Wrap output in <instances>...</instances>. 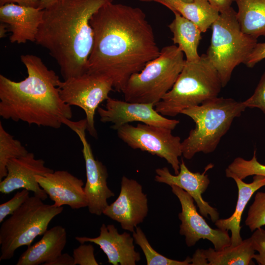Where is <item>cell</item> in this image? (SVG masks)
Listing matches in <instances>:
<instances>
[{
	"label": "cell",
	"instance_id": "obj_28",
	"mask_svg": "<svg viewBox=\"0 0 265 265\" xmlns=\"http://www.w3.org/2000/svg\"><path fill=\"white\" fill-rule=\"evenodd\" d=\"M225 174L227 178L237 177L241 180L256 175L265 176V165L257 160L256 151L254 150L253 157L250 160L241 157L235 159L226 169Z\"/></svg>",
	"mask_w": 265,
	"mask_h": 265
},
{
	"label": "cell",
	"instance_id": "obj_12",
	"mask_svg": "<svg viewBox=\"0 0 265 265\" xmlns=\"http://www.w3.org/2000/svg\"><path fill=\"white\" fill-rule=\"evenodd\" d=\"M170 186L181 205L182 212L178 214L181 221L179 233L185 237L188 247L194 246L201 239L210 240L215 250H221L231 245L228 231L211 227L197 211L192 197L178 186Z\"/></svg>",
	"mask_w": 265,
	"mask_h": 265
},
{
	"label": "cell",
	"instance_id": "obj_14",
	"mask_svg": "<svg viewBox=\"0 0 265 265\" xmlns=\"http://www.w3.org/2000/svg\"><path fill=\"white\" fill-rule=\"evenodd\" d=\"M148 212V199L142 186L124 176L117 198L108 205L103 214L120 223L123 229L133 232Z\"/></svg>",
	"mask_w": 265,
	"mask_h": 265
},
{
	"label": "cell",
	"instance_id": "obj_11",
	"mask_svg": "<svg viewBox=\"0 0 265 265\" xmlns=\"http://www.w3.org/2000/svg\"><path fill=\"white\" fill-rule=\"evenodd\" d=\"M68 127L78 134L82 144V152L86 175L84 190L87 199L88 211L91 214L100 216L108 205L107 199L114 196L107 185V169L102 162L95 159L91 146L86 139V119L78 122L71 121Z\"/></svg>",
	"mask_w": 265,
	"mask_h": 265
},
{
	"label": "cell",
	"instance_id": "obj_1",
	"mask_svg": "<svg viewBox=\"0 0 265 265\" xmlns=\"http://www.w3.org/2000/svg\"><path fill=\"white\" fill-rule=\"evenodd\" d=\"M94 41L87 72L104 76L122 92L131 76L160 53L153 28L141 9L110 2L92 16Z\"/></svg>",
	"mask_w": 265,
	"mask_h": 265
},
{
	"label": "cell",
	"instance_id": "obj_35",
	"mask_svg": "<svg viewBox=\"0 0 265 265\" xmlns=\"http://www.w3.org/2000/svg\"><path fill=\"white\" fill-rule=\"evenodd\" d=\"M49 265H74V259L67 253H62Z\"/></svg>",
	"mask_w": 265,
	"mask_h": 265
},
{
	"label": "cell",
	"instance_id": "obj_6",
	"mask_svg": "<svg viewBox=\"0 0 265 265\" xmlns=\"http://www.w3.org/2000/svg\"><path fill=\"white\" fill-rule=\"evenodd\" d=\"M186 62L176 45L162 48L159 55L132 75L122 91L125 101L155 105L172 88Z\"/></svg>",
	"mask_w": 265,
	"mask_h": 265
},
{
	"label": "cell",
	"instance_id": "obj_18",
	"mask_svg": "<svg viewBox=\"0 0 265 265\" xmlns=\"http://www.w3.org/2000/svg\"><path fill=\"white\" fill-rule=\"evenodd\" d=\"M75 239L80 244L90 242L99 245L108 263L113 265H135L141 259L135 250L133 237L126 232L120 234L113 224H103L97 237H76Z\"/></svg>",
	"mask_w": 265,
	"mask_h": 265
},
{
	"label": "cell",
	"instance_id": "obj_2",
	"mask_svg": "<svg viewBox=\"0 0 265 265\" xmlns=\"http://www.w3.org/2000/svg\"><path fill=\"white\" fill-rule=\"evenodd\" d=\"M113 0H60L43 10L35 42L57 63L64 80L87 72L93 14Z\"/></svg>",
	"mask_w": 265,
	"mask_h": 265
},
{
	"label": "cell",
	"instance_id": "obj_5",
	"mask_svg": "<svg viewBox=\"0 0 265 265\" xmlns=\"http://www.w3.org/2000/svg\"><path fill=\"white\" fill-rule=\"evenodd\" d=\"M223 87L219 74L206 54L195 61L186 60L172 88L155 106L164 116L174 117L183 110L218 97Z\"/></svg>",
	"mask_w": 265,
	"mask_h": 265
},
{
	"label": "cell",
	"instance_id": "obj_7",
	"mask_svg": "<svg viewBox=\"0 0 265 265\" xmlns=\"http://www.w3.org/2000/svg\"><path fill=\"white\" fill-rule=\"evenodd\" d=\"M211 26V43L206 54L217 70L223 87L235 68L245 64L257 39L242 31L232 7L220 12Z\"/></svg>",
	"mask_w": 265,
	"mask_h": 265
},
{
	"label": "cell",
	"instance_id": "obj_3",
	"mask_svg": "<svg viewBox=\"0 0 265 265\" xmlns=\"http://www.w3.org/2000/svg\"><path fill=\"white\" fill-rule=\"evenodd\" d=\"M27 77L20 81L0 75V116L15 122L21 121L59 129L72 118L71 106L61 99L58 76L37 56H21Z\"/></svg>",
	"mask_w": 265,
	"mask_h": 265
},
{
	"label": "cell",
	"instance_id": "obj_31",
	"mask_svg": "<svg viewBox=\"0 0 265 265\" xmlns=\"http://www.w3.org/2000/svg\"><path fill=\"white\" fill-rule=\"evenodd\" d=\"M94 253V248L92 244H80L73 250L74 265H98Z\"/></svg>",
	"mask_w": 265,
	"mask_h": 265
},
{
	"label": "cell",
	"instance_id": "obj_17",
	"mask_svg": "<svg viewBox=\"0 0 265 265\" xmlns=\"http://www.w3.org/2000/svg\"><path fill=\"white\" fill-rule=\"evenodd\" d=\"M35 177L55 206L67 205L72 209L87 207L83 181L67 171L58 170Z\"/></svg>",
	"mask_w": 265,
	"mask_h": 265
},
{
	"label": "cell",
	"instance_id": "obj_30",
	"mask_svg": "<svg viewBox=\"0 0 265 265\" xmlns=\"http://www.w3.org/2000/svg\"><path fill=\"white\" fill-rule=\"evenodd\" d=\"M29 191L22 189L17 192L14 196L8 201L0 205V223L9 215L12 214L18 209L29 198Z\"/></svg>",
	"mask_w": 265,
	"mask_h": 265
},
{
	"label": "cell",
	"instance_id": "obj_15",
	"mask_svg": "<svg viewBox=\"0 0 265 265\" xmlns=\"http://www.w3.org/2000/svg\"><path fill=\"white\" fill-rule=\"evenodd\" d=\"M42 159H36L33 153L10 159L6 165L7 173L0 182V192L7 194L20 188L34 193L42 200L48 198L46 192L40 187L35 179L36 175L44 176L53 172L46 167Z\"/></svg>",
	"mask_w": 265,
	"mask_h": 265
},
{
	"label": "cell",
	"instance_id": "obj_19",
	"mask_svg": "<svg viewBox=\"0 0 265 265\" xmlns=\"http://www.w3.org/2000/svg\"><path fill=\"white\" fill-rule=\"evenodd\" d=\"M43 10L8 3L0 6V21L6 24L11 32V43L35 42L42 22Z\"/></svg>",
	"mask_w": 265,
	"mask_h": 265
},
{
	"label": "cell",
	"instance_id": "obj_27",
	"mask_svg": "<svg viewBox=\"0 0 265 265\" xmlns=\"http://www.w3.org/2000/svg\"><path fill=\"white\" fill-rule=\"evenodd\" d=\"M135 243L138 245L144 253L147 265H190L191 258L187 257L180 261L168 258L159 254L150 245L141 229L137 226L132 232Z\"/></svg>",
	"mask_w": 265,
	"mask_h": 265
},
{
	"label": "cell",
	"instance_id": "obj_23",
	"mask_svg": "<svg viewBox=\"0 0 265 265\" xmlns=\"http://www.w3.org/2000/svg\"><path fill=\"white\" fill-rule=\"evenodd\" d=\"M175 17L168 25L173 36L174 44L185 54L187 61H195L200 56L197 49L201 39V31L193 22L178 12H174Z\"/></svg>",
	"mask_w": 265,
	"mask_h": 265
},
{
	"label": "cell",
	"instance_id": "obj_21",
	"mask_svg": "<svg viewBox=\"0 0 265 265\" xmlns=\"http://www.w3.org/2000/svg\"><path fill=\"white\" fill-rule=\"evenodd\" d=\"M255 252L249 238L237 246L230 245L220 250L198 249L191 258L190 265H253Z\"/></svg>",
	"mask_w": 265,
	"mask_h": 265
},
{
	"label": "cell",
	"instance_id": "obj_39",
	"mask_svg": "<svg viewBox=\"0 0 265 265\" xmlns=\"http://www.w3.org/2000/svg\"><path fill=\"white\" fill-rule=\"evenodd\" d=\"M39 3L38 8L44 10L60 0H38Z\"/></svg>",
	"mask_w": 265,
	"mask_h": 265
},
{
	"label": "cell",
	"instance_id": "obj_4",
	"mask_svg": "<svg viewBox=\"0 0 265 265\" xmlns=\"http://www.w3.org/2000/svg\"><path fill=\"white\" fill-rule=\"evenodd\" d=\"M246 108L242 102L217 97L183 110L181 114L191 118L195 124L182 142L183 157L190 159L198 153L214 151L234 119L239 117Z\"/></svg>",
	"mask_w": 265,
	"mask_h": 265
},
{
	"label": "cell",
	"instance_id": "obj_34",
	"mask_svg": "<svg viewBox=\"0 0 265 265\" xmlns=\"http://www.w3.org/2000/svg\"><path fill=\"white\" fill-rule=\"evenodd\" d=\"M265 58V42L257 43L244 64L249 68H252Z\"/></svg>",
	"mask_w": 265,
	"mask_h": 265
},
{
	"label": "cell",
	"instance_id": "obj_26",
	"mask_svg": "<svg viewBox=\"0 0 265 265\" xmlns=\"http://www.w3.org/2000/svg\"><path fill=\"white\" fill-rule=\"evenodd\" d=\"M28 153L26 147L8 133L0 122V182L7 175L8 161L12 159L24 156Z\"/></svg>",
	"mask_w": 265,
	"mask_h": 265
},
{
	"label": "cell",
	"instance_id": "obj_25",
	"mask_svg": "<svg viewBox=\"0 0 265 265\" xmlns=\"http://www.w3.org/2000/svg\"><path fill=\"white\" fill-rule=\"evenodd\" d=\"M170 10L193 22L202 32L212 26L220 14L208 0H193L190 2L176 0L172 3Z\"/></svg>",
	"mask_w": 265,
	"mask_h": 265
},
{
	"label": "cell",
	"instance_id": "obj_38",
	"mask_svg": "<svg viewBox=\"0 0 265 265\" xmlns=\"http://www.w3.org/2000/svg\"><path fill=\"white\" fill-rule=\"evenodd\" d=\"M152 1H155L159 3L167 8L171 10L172 3L176 0H181L186 2H190L193 1V0H152Z\"/></svg>",
	"mask_w": 265,
	"mask_h": 265
},
{
	"label": "cell",
	"instance_id": "obj_13",
	"mask_svg": "<svg viewBox=\"0 0 265 265\" xmlns=\"http://www.w3.org/2000/svg\"><path fill=\"white\" fill-rule=\"evenodd\" d=\"M97 111L100 121L111 123V129L118 130L121 126L133 122L174 130L179 120L168 118L159 114L151 103L129 102L110 97L106 100L104 108L99 107Z\"/></svg>",
	"mask_w": 265,
	"mask_h": 265
},
{
	"label": "cell",
	"instance_id": "obj_32",
	"mask_svg": "<svg viewBox=\"0 0 265 265\" xmlns=\"http://www.w3.org/2000/svg\"><path fill=\"white\" fill-rule=\"evenodd\" d=\"M242 103L246 108H258L265 114V72L262 76L254 93Z\"/></svg>",
	"mask_w": 265,
	"mask_h": 265
},
{
	"label": "cell",
	"instance_id": "obj_37",
	"mask_svg": "<svg viewBox=\"0 0 265 265\" xmlns=\"http://www.w3.org/2000/svg\"><path fill=\"white\" fill-rule=\"evenodd\" d=\"M8 3H14L20 5L38 8V0H0V6Z\"/></svg>",
	"mask_w": 265,
	"mask_h": 265
},
{
	"label": "cell",
	"instance_id": "obj_9",
	"mask_svg": "<svg viewBox=\"0 0 265 265\" xmlns=\"http://www.w3.org/2000/svg\"><path fill=\"white\" fill-rule=\"evenodd\" d=\"M58 87L65 103L79 106L84 111L87 130L92 136L97 138L94 115L99 106L108 98L113 90L111 80L101 75L86 72L61 81Z\"/></svg>",
	"mask_w": 265,
	"mask_h": 265
},
{
	"label": "cell",
	"instance_id": "obj_24",
	"mask_svg": "<svg viewBox=\"0 0 265 265\" xmlns=\"http://www.w3.org/2000/svg\"><path fill=\"white\" fill-rule=\"evenodd\" d=\"M236 17L242 31L257 39L265 36V0H235Z\"/></svg>",
	"mask_w": 265,
	"mask_h": 265
},
{
	"label": "cell",
	"instance_id": "obj_20",
	"mask_svg": "<svg viewBox=\"0 0 265 265\" xmlns=\"http://www.w3.org/2000/svg\"><path fill=\"white\" fill-rule=\"evenodd\" d=\"M67 242L65 228L57 225L47 230L38 241L27 246L17 265H49L62 254Z\"/></svg>",
	"mask_w": 265,
	"mask_h": 265
},
{
	"label": "cell",
	"instance_id": "obj_8",
	"mask_svg": "<svg viewBox=\"0 0 265 265\" xmlns=\"http://www.w3.org/2000/svg\"><path fill=\"white\" fill-rule=\"evenodd\" d=\"M63 207L45 204L39 197L29 196L0 228V261L11 259L22 246L30 245L48 230L52 219L61 213Z\"/></svg>",
	"mask_w": 265,
	"mask_h": 265
},
{
	"label": "cell",
	"instance_id": "obj_10",
	"mask_svg": "<svg viewBox=\"0 0 265 265\" xmlns=\"http://www.w3.org/2000/svg\"><path fill=\"white\" fill-rule=\"evenodd\" d=\"M116 131L118 137L131 148L164 159L175 175L179 173L182 142L179 136L172 134V130L140 123L136 126L127 124Z\"/></svg>",
	"mask_w": 265,
	"mask_h": 265
},
{
	"label": "cell",
	"instance_id": "obj_33",
	"mask_svg": "<svg viewBox=\"0 0 265 265\" xmlns=\"http://www.w3.org/2000/svg\"><path fill=\"white\" fill-rule=\"evenodd\" d=\"M250 238L254 250L258 252L253 259L259 265H265V229L262 227L256 229Z\"/></svg>",
	"mask_w": 265,
	"mask_h": 265
},
{
	"label": "cell",
	"instance_id": "obj_16",
	"mask_svg": "<svg viewBox=\"0 0 265 265\" xmlns=\"http://www.w3.org/2000/svg\"><path fill=\"white\" fill-rule=\"evenodd\" d=\"M213 166L212 163L209 164L202 173L192 172L188 169L182 159L178 174L172 175L166 167L157 168L156 169L155 180L170 186H178L186 191L195 201L200 214L207 218L209 215L212 221L214 223L219 219V213L216 209L210 206L202 197V194L207 190L210 183L208 175L206 173Z\"/></svg>",
	"mask_w": 265,
	"mask_h": 265
},
{
	"label": "cell",
	"instance_id": "obj_40",
	"mask_svg": "<svg viewBox=\"0 0 265 265\" xmlns=\"http://www.w3.org/2000/svg\"><path fill=\"white\" fill-rule=\"evenodd\" d=\"M8 28V26L6 24L1 23L0 25V37L3 38L6 32L8 31V29L6 28Z\"/></svg>",
	"mask_w": 265,
	"mask_h": 265
},
{
	"label": "cell",
	"instance_id": "obj_41",
	"mask_svg": "<svg viewBox=\"0 0 265 265\" xmlns=\"http://www.w3.org/2000/svg\"><path fill=\"white\" fill-rule=\"evenodd\" d=\"M138 0L141 2H146L152 1V0Z\"/></svg>",
	"mask_w": 265,
	"mask_h": 265
},
{
	"label": "cell",
	"instance_id": "obj_22",
	"mask_svg": "<svg viewBox=\"0 0 265 265\" xmlns=\"http://www.w3.org/2000/svg\"><path fill=\"white\" fill-rule=\"evenodd\" d=\"M238 189V197L237 205L233 213L226 219H218L214 222L218 229L231 231V245L232 246L239 244L243 240L240 232L241 216L249 201L261 187L265 186V176L256 175L253 177V181L246 183L238 178H233Z\"/></svg>",
	"mask_w": 265,
	"mask_h": 265
},
{
	"label": "cell",
	"instance_id": "obj_29",
	"mask_svg": "<svg viewBox=\"0 0 265 265\" xmlns=\"http://www.w3.org/2000/svg\"><path fill=\"white\" fill-rule=\"evenodd\" d=\"M245 224L251 232L265 225V192L259 191L255 194Z\"/></svg>",
	"mask_w": 265,
	"mask_h": 265
},
{
	"label": "cell",
	"instance_id": "obj_36",
	"mask_svg": "<svg viewBox=\"0 0 265 265\" xmlns=\"http://www.w3.org/2000/svg\"><path fill=\"white\" fill-rule=\"evenodd\" d=\"M218 11L222 12L232 7L235 0H208Z\"/></svg>",
	"mask_w": 265,
	"mask_h": 265
}]
</instances>
